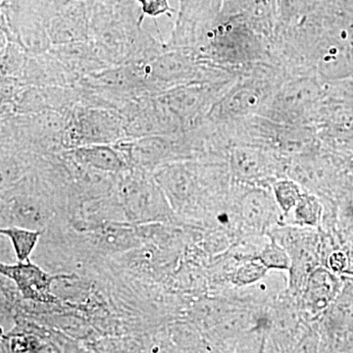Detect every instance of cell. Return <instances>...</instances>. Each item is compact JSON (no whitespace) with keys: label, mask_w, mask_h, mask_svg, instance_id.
<instances>
[{"label":"cell","mask_w":353,"mask_h":353,"mask_svg":"<svg viewBox=\"0 0 353 353\" xmlns=\"http://www.w3.org/2000/svg\"><path fill=\"white\" fill-rule=\"evenodd\" d=\"M259 259L269 271L289 272L290 259L288 252L277 241L267 234V240L260 250Z\"/></svg>","instance_id":"4fadbf2b"},{"label":"cell","mask_w":353,"mask_h":353,"mask_svg":"<svg viewBox=\"0 0 353 353\" xmlns=\"http://www.w3.org/2000/svg\"><path fill=\"white\" fill-rule=\"evenodd\" d=\"M72 153L77 161L99 170L116 173L125 168V161L119 152L108 145H85Z\"/></svg>","instance_id":"ba28073f"},{"label":"cell","mask_w":353,"mask_h":353,"mask_svg":"<svg viewBox=\"0 0 353 353\" xmlns=\"http://www.w3.org/2000/svg\"><path fill=\"white\" fill-rule=\"evenodd\" d=\"M234 261L233 270L230 273V276L232 283L236 288H245L256 284L270 272L260 261L259 257H243L236 253Z\"/></svg>","instance_id":"9c48e42d"},{"label":"cell","mask_w":353,"mask_h":353,"mask_svg":"<svg viewBox=\"0 0 353 353\" xmlns=\"http://www.w3.org/2000/svg\"><path fill=\"white\" fill-rule=\"evenodd\" d=\"M285 248L290 259L288 289L299 299L306 281L319 266H323L322 236L320 230L296 225L279 224L267 234Z\"/></svg>","instance_id":"6da1fadb"},{"label":"cell","mask_w":353,"mask_h":353,"mask_svg":"<svg viewBox=\"0 0 353 353\" xmlns=\"http://www.w3.org/2000/svg\"><path fill=\"white\" fill-rule=\"evenodd\" d=\"M323 266L327 267L336 275H345L350 266L347 245L336 246L329 250L323 259Z\"/></svg>","instance_id":"5bb4252c"},{"label":"cell","mask_w":353,"mask_h":353,"mask_svg":"<svg viewBox=\"0 0 353 353\" xmlns=\"http://www.w3.org/2000/svg\"><path fill=\"white\" fill-rule=\"evenodd\" d=\"M271 190L285 219L292 212V209L296 208L305 189L301 183L296 182V180L279 178L272 183Z\"/></svg>","instance_id":"30bf717a"},{"label":"cell","mask_w":353,"mask_h":353,"mask_svg":"<svg viewBox=\"0 0 353 353\" xmlns=\"http://www.w3.org/2000/svg\"><path fill=\"white\" fill-rule=\"evenodd\" d=\"M166 146L161 139L148 138L132 143L131 150L128 148V150L137 164L148 165L157 163L166 154Z\"/></svg>","instance_id":"7c38bea8"},{"label":"cell","mask_w":353,"mask_h":353,"mask_svg":"<svg viewBox=\"0 0 353 353\" xmlns=\"http://www.w3.org/2000/svg\"><path fill=\"white\" fill-rule=\"evenodd\" d=\"M312 322L319 352H353V290L343 285L336 301Z\"/></svg>","instance_id":"3957f363"},{"label":"cell","mask_w":353,"mask_h":353,"mask_svg":"<svg viewBox=\"0 0 353 353\" xmlns=\"http://www.w3.org/2000/svg\"><path fill=\"white\" fill-rule=\"evenodd\" d=\"M324 202L317 194L305 190L296 208L285 218L283 224L320 230L324 222Z\"/></svg>","instance_id":"52a82bcc"},{"label":"cell","mask_w":353,"mask_h":353,"mask_svg":"<svg viewBox=\"0 0 353 353\" xmlns=\"http://www.w3.org/2000/svg\"><path fill=\"white\" fill-rule=\"evenodd\" d=\"M345 243H353V230L345 236Z\"/></svg>","instance_id":"2e32d148"},{"label":"cell","mask_w":353,"mask_h":353,"mask_svg":"<svg viewBox=\"0 0 353 353\" xmlns=\"http://www.w3.org/2000/svg\"><path fill=\"white\" fill-rule=\"evenodd\" d=\"M275 164L271 158L260 150L239 148L232 155V169L236 178L243 185L271 188L277 180Z\"/></svg>","instance_id":"8992f818"},{"label":"cell","mask_w":353,"mask_h":353,"mask_svg":"<svg viewBox=\"0 0 353 353\" xmlns=\"http://www.w3.org/2000/svg\"><path fill=\"white\" fill-rule=\"evenodd\" d=\"M347 248L348 256H350V266H348L347 271L345 272V275L352 276V277H353V243H347Z\"/></svg>","instance_id":"9a60e30c"},{"label":"cell","mask_w":353,"mask_h":353,"mask_svg":"<svg viewBox=\"0 0 353 353\" xmlns=\"http://www.w3.org/2000/svg\"><path fill=\"white\" fill-rule=\"evenodd\" d=\"M0 233L10 240L18 261L30 260V255L38 245L41 236V233L38 231L20 227L6 228L0 230Z\"/></svg>","instance_id":"8fae6325"},{"label":"cell","mask_w":353,"mask_h":353,"mask_svg":"<svg viewBox=\"0 0 353 353\" xmlns=\"http://www.w3.org/2000/svg\"><path fill=\"white\" fill-rule=\"evenodd\" d=\"M343 281L327 267L319 266L309 275L299 301L301 312L309 322L314 321L336 301Z\"/></svg>","instance_id":"277c9868"},{"label":"cell","mask_w":353,"mask_h":353,"mask_svg":"<svg viewBox=\"0 0 353 353\" xmlns=\"http://www.w3.org/2000/svg\"><path fill=\"white\" fill-rule=\"evenodd\" d=\"M232 201L239 240L266 234L271 228L283 224L284 217L271 188L240 183Z\"/></svg>","instance_id":"7a4b0ae2"},{"label":"cell","mask_w":353,"mask_h":353,"mask_svg":"<svg viewBox=\"0 0 353 353\" xmlns=\"http://www.w3.org/2000/svg\"><path fill=\"white\" fill-rule=\"evenodd\" d=\"M0 273L15 283L24 299L44 303L57 301L52 285L58 275L46 273L31 260L18 261L15 265L1 263Z\"/></svg>","instance_id":"5b68a950"}]
</instances>
